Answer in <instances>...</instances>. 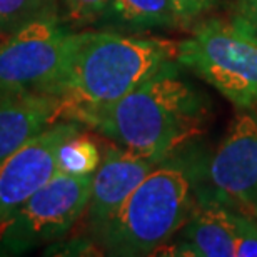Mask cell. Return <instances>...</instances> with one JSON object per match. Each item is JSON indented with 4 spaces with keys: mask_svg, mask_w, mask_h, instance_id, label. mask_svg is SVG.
Instances as JSON below:
<instances>
[{
    "mask_svg": "<svg viewBox=\"0 0 257 257\" xmlns=\"http://www.w3.org/2000/svg\"><path fill=\"white\" fill-rule=\"evenodd\" d=\"M174 60L164 64L114 105L89 115L82 124L117 146L156 161L174 156L204 132L209 102L179 74Z\"/></svg>",
    "mask_w": 257,
    "mask_h": 257,
    "instance_id": "6da1fadb",
    "label": "cell"
},
{
    "mask_svg": "<svg viewBox=\"0 0 257 257\" xmlns=\"http://www.w3.org/2000/svg\"><path fill=\"white\" fill-rule=\"evenodd\" d=\"M177 44L110 29L77 32L70 62L52 95L62 100L64 117L84 122L176 59Z\"/></svg>",
    "mask_w": 257,
    "mask_h": 257,
    "instance_id": "7a4b0ae2",
    "label": "cell"
},
{
    "mask_svg": "<svg viewBox=\"0 0 257 257\" xmlns=\"http://www.w3.org/2000/svg\"><path fill=\"white\" fill-rule=\"evenodd\" d=\"M194 189V169L172 156L164 159L92 237L110 255L154 254L187 222Z\"/></svg>",
    "mask_w": 257,
    "mask_h": 257,
    "instance_id": "3957f363",
    "label": "cell"
},
{
    "mask_svg": "<svg viewBox=\"0 0 257 257\" xmlns=\"http://www.w3.org/2000/svg\"><path fill=\"white\" fill-rule=\"evenodd\" d=\"M176 62L240 110L257 109V39L230 19H207L177 44Z\"/></svg>",
    "mask_w": 257,
    "mask_h": 257,
    "instance_id": "277c9868",
    "label": "cell"
},
{
    "mask_svg": "<svg viewBox=\"0 0 257 257\" xmlns=\"http://www.w3.org/2000/svg\"><path fill=\"white\" fill-rule=\"evenodd\" d=\"M77 32L57 14L45 15L0 42V92H40L52 95L64 77Z\"/></svg>",
    "mask_w": 257,
    "mask_h": 257,
    "instance_id": "5b68a950",
    "label": "cell"
},
{
    "mask_svg": "<svg viewBox=\"0 0 257 257\" xmlns=\"http://www.w3.org/2000/svg\"><path fill=\"white\" fill-rule=\"evenodd\" d=\"M90 191L92 176L57 172L0 222V255H17L64 237L85 214Z\"/></svg>",
    "mask_w": 257,
    "mask_h": 257,
    "instance_id": "8992f818",
    "label": "cell"
},
{
    "mask_svg": "<svg viewBox=\"0 0 257 257\" xmlns=\"http://www.w3.org/2000/svg\"><path fill=\"white\" fill-rule=\"evenodd\" d=\"M204 192L257 219V109L240 110L205 169Z\"/></svg>",
    "mask_w": 257,
    "mask_h": 257,
    "instance_id": "52a82bcc",
    "label": "cell"
},
{
    "mask_svg": "<svg viewBox=\"0 0 257 257\" xmlns=\"http://www.w3.org/2000/svg\"><path fill=\"white\" fill-rule=\"evenodd\" d=\"M75 120L55 122L25 142L0 166V222L9 219L57 174V151L72 134Z\"/></svg>",
    "mask_w": 257,
    "mask_h": 257,
    "instance_id": "ba28073f",
    "label": "cell"
},
{
    "mask_svg": "<svg viewBox=\"0 0 257 257\" xmlns=\"http://www.w3.org/2000/svg\"><path fill=\"white\" fill-rule=\"evenodd\" d=\"M159 162L162 161L139 156L117 144L105 149L100 166L92 176L90 199L85 210L92 234L112 219Z\"/></svg>",
    "mask_w": 257,
    "mask_h": 257,
    "instance_id": "9c48e42d",
    "label": "cell"
},
{
    "mask_svg": "<svg viewBox=\"0 0 257 257\" xmlns=\"http://www.w3.org/2000/svg\"><path fill=\"white\" fill-rule=\"evenodd\" d=\"M239 212L207 192H197L192 212L171 247L174 255L235 257Z\"/></svg>",
    "mask_w": 257,
    "mask_h": 257,
    "instance_id": "30bf717a",
    "label": "cell"
},
{
    "mask_svg": "<svg viewBox=\"0 0 257 257\" xmlns=\"http://www.w3.org/2000/svg\"><path fill=\"white\" fill-rule=\"evenodd\" d=\"M60 117H64V104L59 97L40 92H0V166Z\"/></svg>",
    "mask_w": 257,
    "mask_h": 257,
    "instance_id": "8fae6325",
    "label": "cell"
},
{
    "mask_svg": "<svg viewBox=\"0 0 257 257\" xmlns=\"http://www.w3.org/2000/svg\"><path fill=\"white\" fill-rule=\"evenodd\" d=\"M95 24L117 32L141 34L176 27V19L171 0H109Z\"/></svg>",
    "mask_w": 257,
    "mask_h": 257,
    "instance_id": "7c38bea8",
    "label": "cell"
},
{
    "mask_svg": "<svg viewBox=\"0 0 257 257\" xmlns=\"http://www.w3.org/2000/svg\"><path fill=\"white\" fill-rule=\"evenodd\" d=\"M102 161L97 142L80 131L60 144L57 151V172L70 176H94Z\"/></svg>",
    "mask_w": 257,
    "mask_h": 257,
    "instance_id": "4fadbf2b",
    "label": "cell"
},
{
    "mask_svg": "<svg viewBox=\"0 0 257 257\" xmlns=\"http://www.w3.org/2000/svg\"><path fill=\"white\" fill-rule=\"evenodd\" d=\"M55 12V0H0V39Z\"/></svg>",
    "mask_w": 257,
    "mask_h": 257,
    "instance_id": "5bb4252c",
    "label": "cell"
},
{
    "mask_svg": "<svg viewBox=\"0 0 257 257\" xmlns=\"http://www.w3.org/2000/svg\"><path fill=\"white\" fill-rule=\"evenodd\" d=\"M65 20L72 25L95 24L109 0H62Z\"/></svg>",
    "mask_w": 257,
    "mask_h": 257,
    "instance_id": "9a60e30c",
    "label": "cell"
},
{
    "mask_svg": "<svg viewBox=\"0 0 257 257\" xmlns=\"http://www.w3.org/2000/svg\"><path fill=\"white\" fill-rule=\"evenodd\" d=\"M176 27H191L219 4V0H171Z\"/></svg>",
    "mask_w": 257,
    "mask_h": 257,
    "instance_id": "2e32d148",
    "label": "cell"
},
{
    "mask_svg": "<svg viewBox=\"0 0 257 257\" xmlns=\"http://www.w3.org/2000/svg\"><path fill=\"white\" fill-rule=\"evenodd\" d=\"M235 257H257V219L240 212L235 230Z\"/></svg>",
    "mask_w": 257,
    "mask_h": 257,
    "instance_id": "e0dca14e",
    "label": "cell"
},
{
    "mask_svg": "<svg viewBox=\"0 0 257 257\" xmlns=\"http://www.w3.org/2000/svg\"><path fill=\"white\" fill-rule=\"evenodd\" d=\"M229 19L257 39V0H234Z\"/></svg>",
    "mask_w": 257,
    "mask_h": 257,
    "instance_id": "ac0fdd59",
    "label": "cell"
}]
</instances>
